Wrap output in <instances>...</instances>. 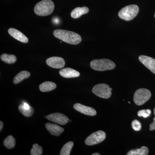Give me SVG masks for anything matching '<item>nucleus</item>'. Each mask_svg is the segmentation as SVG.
<instances>
[{
    "label": "nucleus",
    "mask_w": 155,
    "mask_h": 155,
    "mask_svg": "<svg viewBox=\"0 0 155 155\" xmlns=\"http://www.w3.org/2000/svg\"><path fill=\"white\" fill-rule=\"evenodd\" d=\"M53 34L56 38L69 44L78 45L80 43L82 40L80 35L69 31L56 29L54 31Z\"/></svg>",
    "instance_id": "obj_1"
},
{
    "label": "nucleus",
    "mask_w": 155,
    "mask_h": 155,
    "mask_svg": "<svg viewBox=\"0 0 155 155\" xmlns=\"http://www.w3.org/2000/svg\"><path fill=\"white\" fill-rule=\"evenodd\" d=\"M54 5L51 0H43L37 3L34 8V12L40 16H46L53 13Z\"/></svg>",
    "instance_id": "obj_2"
},
{
    "label": "nucleus",
    "mask_w": 155,
    "mask_h": 155,
    "mask_svg": "<svg viewBox=\"0 0 155 155\" xmlns=\"http://www.w3.org/2000/svg\"><path fill=\"white\" fill-rule=\"evenodd\" d=\"M90 67L94 70L104 71L114 69L116 64L109 59H100L92 61L90 63Z\"/></svg>",
    "instance_id": "obj_3"
},
{
    "label": "nucleus",
    "mask_w": 155,
    "mask_h": 155,
    "mask_svg": "<svg viewBox=\"0 0 155 155\" xmlns=\"http://www.w3.org/2000/svg\"><path fill=\"white\" fill-rule=\"evenodd\" d=\"M139 8L136 5H130L124 7L119 12V16L121 19L126 21H130L136 17L139 12Z\"/></svg>",
    "instance_id": "obj_4"
},
{
    "label": "nucleus",
    "mask_w": 155,
    "mask_h": 155,
    "mask_svg": "<svg viewBox=\"0 0 155 155\" xmlns=\"http://www.w3.org/2000/svg\"><path fill=\"white\" fill-rule=\"evenodd\" d=\"M151 93L149 90L145 88L138 89L134 96V101L137 105L141 106L150 98Z\"/></svg>",
    "instance_id": "obj_5"
},
{
    "label": "nucleus",
    "mask_w": 155,
    "mask_h": 155,
    "mask_svg": "<svg viewBox=\"0 0 155 155\" xmlns=\"http://www.w3.org/2000/svg\"><path fill=\"white\" fill-rule=\"evenodd\" d=\"M92 92L94 94L104 99L109 98L112 95V91L106 84H100L94 87Z\"/></svg>",
    "instance_id": "obj_6"
},
{
    "label": "nucleus",
    "mask_w": 155,
    "mask_h": 155,
    "mask_svg": "<svg viewBox=\"0 0 155 155\" xmlns=\"http://www.w3.org/2000/svg\"><path fill=\"white\" fill-rule=\"evenodd\" d=\"M106 134L102 130H98L92 134L86 139L85 143L87 145H94L101 143L106 138Z\"/></svg>",
    "instance_id": "obj_7"
},
{
    "label": "nucleus",
    "mask_w": 155,
    "mask_h": 155,
    "mask_svg": "<svg viewBox=\"0 0 155 155\" xmlns=\"http://www.w3.org/2000/svg\"><path fill=\"white\" fill-rule=\"evenodd\" d=\"M47 119L51 122L61 125H65L69 122V118L61 113H54L47 116Z\"/></svg>",
    "instance_id": "obj_8"
},
{
    "label": "nucleus",
    "mask_w": 155,
    "mask_h": 155,
    "mask_svg": "<svg viewBox=\"0 0 155 155\" xmlns=\"http://www.w3.org/2000/svg\"><path fill=\"white\" fill-rule=\"evenodd\" d=\"M46 63L48 66L55 69H61L64 67L65 61L61 57H53L48 58L46 60Z\"/></svg>",
    "instance_id": "obj_9"
},
{
    "label": "nucleus",
    "mask_w": 155,
    "mask_h": 155,
    "mask_svg": "<svg viewBox=\"0 0 155 155\" xmlns=\"http://www.w3.org/2000/svg\"><path fill=\"white\" fill-rule=\"evenodd\" d=\"M74 109L81 114L89 116H94L97 114L96 111L94 108L83 105L80 104H75L73 106Z\"/></svg>",
    "instance_id": "obj_10"
},
{
    "label": "nucleus",
    "mask_w": 155,
    "mask_h": 155,
    "mask_svg": "<svg viewBox=\"0 0 155 155\" xmlns=\"http://www.w3.org/2000/svg\"><path fill=\"white\" fill-rule=\"evenodd\" d=\"M140 61L147 69L155 74V60L153 58L144 55L139 57Z\"/></svg>",
    "instance_id": "obj_11"
},
{
    "label": "nucleus",
    "mask_w": 155,
    "mask_h": 155,
    "mask_svg": "<svg viewBox=\"0 0 155 155\" xmlns=\"http://www.w3.org/2000/svg\"><path fill=\"white\" fill-rule=\"evenodd\" d=\"M8 33L12 37L16 39L21 42L26 43L28 42V38L19 31L16 28H10L8 30Z\"/></svg>",
    "instance_id": "obj_12"
},
{
    "label": "nucleus",
    "mask_w": 155,
    "mask_h": 155,
    "mask_svg": "<svg viewBox=\"0 0 155 155\" xmlns=\"http://www.w3.org/2000/svg\"><path fill=\"white\" fill-rule=\"evenodd\" d=\"M45 127L51 135L59 136L64 132V129L63 127L51 123H47Z\"/></svg>",
    "instance_id": "obj_13"
},
{
    "label": "nucleus",
    "mask_w": 155,
    "mask_h": 155,
    "mask_svg": "<svg viewBox=\"0 0 155 155\" xmlns=\"http://www.w3.org/2000/svg\"><path fill=\"white\" fill-rule=\"evenodd\" d=\"M60 74L65 78H72L78 77L80 73L75 69L70 68H64L60 71Z\"/></svg>",
    "instance_id": "obj_14"
},
{
    "label": "nucleus",
    "mask_w": 155,
    "mask_h": 155,
    "mask_svg": "<svg viewBox=\"0 0 155 155\" xmlns=\"http://www.w3.org/2000/svg\"><path fill=\"white\" fill-rule=\"evenodd\" d=\"M88 12L89 9L87 7H83L82 8L78 7L72 11L71 16L73 19H77L83 14H87Z\"/></svg>",
    "instance_id": "obj_15"
},
{
    "label": "nucleus",
    "mask_w": 155,
    "mask_h": 155,
    "mask_svg": "<svg viewBox=\"0 0 155 155\" xmlns=\"http://www.w3.org/2000/svg\"><path fill=\"white\" fill-rule=\"evenodd\" d=\"M55 83L51 81H45L40 85L39 89L43 92L51 91L56 88Z\"/></svg>",
    "instance_id": "obj_16"
},
{
    "label": "nucleus",
    "mask_w": 155,
    "mask_h": 155,
    "mask_svg": "<svg viewBox=\"0 0 155 155\" xmlns=\"http://www.w3.org/2000/svg\"><path fill=\"white\" fill-rule=\"evenodd\" d=\"M30 73L27 71H21L14 77L13 82L14 84H17L21 82L22 80L30 77Z\"/></svg>",
    "instance_id": "obj_17"
},
{
    "label": "nucleus",
    "mask_w": 155,
    "mask_h": 155,
    "mask_svg": "<svg viewBox=\"0 0 155 155\" xmlns=\"http://www.w3.org/2000/svg\"><path fill=\"white\" fill-rule=\"evenodd\" d=\"M149 149L145 146L142 147L140 148L132 150L129 151L127 155H147L148 154Z\"/></svg>",
    "instance_id": "obj_18"
},
{
    "label": "nucleus",
    "mask_w": 155,
    "mask_h": 155,
    "mask_svg": "<svg viewBox=\"0 0 155 155\" xmlns=\"http://www.w3.org/2000/svg\"><path fill=\"white\" fill-rule=\"evenodd\" d=\"M19 111L21 114L24 116L26 117H30L31 116L34 114V109L32 107L30 106L29 107L26 108L23 107L22 104L19 105Z\"/></svg>",
    "instance_id": "obj_19"
},
{
    "label": "nucleus",
    "mask_w": 155,
    "mask_h": 155,
    "mask_svg": "<svg viewBox=\"0 0 155 155\" xmlns=\"http://www.w3.org/2000/svg\"><path fill=\"white\" fill-rule=\"evenodd\" d=\"M1 59L3 62L8 64H14L17 60V58L14 55L6 54H2L1 56Z\"/></svg>",
    "instance_id": "obj_20"
},
{
    "label": "nucleus",
    "mask_w": 155,
    "mask_h": 155,
    "mask_svg": "<svg viewBox=\"0 0 155 155\" xmlns=\"http://www.w3.org/2000/svg\"><path fill=\"white\" fill-rule=\"evenodd\" d=\"M4 145L7 148L11 149L15 146L16 140L13 136H8L4 140Z\"/></svg>",
    "instance_id": "obj_21"
},
{
    "label": "nucleus",
    "mask_w": 155,
    "mask_h": 155,
    "mask_svg": "<svg viewBox=\"0 0 155 155\" xmlns=\"http://www.w3.org/2000/svg\"><path fill=\"white\" fill-rule=\"evenodd\" d=\"M73 142L69 141L64 145L60 153V155H69L73 146Z\"/></svg>",
    "instance_id": "obj_22"
},
{
    "label": "nucleus",
    "mask_w": 155,
    "mask_h": 155,
    "mask_svg": "<svg viewBox=\"0 0 155 155\" xmlns=\"http://www.w3.org/2000/svg\"><path fill=\"white\" fill-rule=\"evenodd\" d=\"M43 149L37 143L33 145L32 148L31 150L30 155H41L42 154Z\"/></svg>",
    "instance_id": "obj_23"
},
{
    "label": "nucleus",
    "mask_w": 155,
    "mask_h": 155,
    "mask_svg": "<svg viewBox=\"0 0 155 155\" xmlns=\"http://www.w3.org/2000/svg\"><path fill=\"white\" fill-rule=\"evenodd\" d=\"M151 114V111L150 109L142 110L139 111L137 113V115L139 117H143L144 118H147L149 117Z\"/></svg>",
    "instance_id": "obj_24"
},
{
    "label": "nucleus",
    "mask_w": 155,
    "mask_h": 155,
    "mask_svg": "<svg viewBox=\"0 0 155 155\" xmlns=\"http://www.w3.org/2000/svg\"><path fill=\"white\" fill-rule=\"evenodd\" d=\"M131 127L135 131H139L141 128V124L137 120H134L131 123Z\"/></svg>",
    "instance_id": "obj_25"
},
{
    "label": "nucleus",
    "mask_w": 155,
    "mask_h": 155,
    "mask_svg": "<svg viewBox=\"0 0 155 155\" xmlns=\"http://www.w3.org/2000/svg\"><path fill=\"white\" fill-rule=\"evenodd\" d=\"M155 129V117L153 118V121L150 125V130H153Z\"/></svg>",
    "instance_id": "obj_26"
},
{
    "label": "nucleus",
    "mask_w": 155,
    "mask_h": 155,
    "mask_svg": "<svg viewBox=\"0 0 155 155\" xmlns=\"http://www.w3.org/2000/svg\"><path fill=\"white\" fill-rule=\"evenodd\" d=\"M0 124H1V125H0V131H2V129H3V126H4V124H3V122L1 121L0 122Z\"/></svg>",
    "instance_id": "obj_27"
},
{
    "label": "nucleus",
    "mask_w": 155,
    "mask_h": 155,
    "mask_svg": "<svg viewBox=\"0 0 155 155\" xmlns=\"http://www.w3.org/2000/svg\"><path fill=\"white\" fill-rule=\"evenodd\" d=\"M92 155H100V154L99 153H94L92 154Z\"/></svg>",
    "instance_id": "obj_28"
},
{
    "label": "nucleus",
    "mask_w": 155,
    "mask_h": 155,
    "mask_svg": "<svg viewBox=\"0 0 155 155\" xmlns=\"http://www.w3.org/2000/svg\"><path fill=\"white\" fill-rule=\"evenodd\" d=\"M154 114L155 116V108H154Z\"/></svg>",
    "instance_id": "obj_29"
},
{
    "label": "nucleus",
    "mask_w": 155,
    "mask_h": 155,
    "mask_svg": "<svg viewBox=\"0 0 155 155\" xmlns=\"http://www.w3.org/2000/svg\"><path fill=\"white\" fill-rule=\"evenodd\" d=\"M128 103H129V104H130V102L129 101H128Z\"/></svg>",
    "instance_id": "obj_30"
},
{
    "label": "nucleus",
    "mask_w": 155,
    "mask_h": 155,
    "mask_svg": "<svg viewBox=\"0 0 155 155\" xmlns=\"http://www.w3.org/2000/svg\"><path fill=\"white\" fill-rule=\"evenodd\" d=\"M154 17H155V15H154Z\"/></svg>",
    "instance_id": "obj_31"
}]
</instances>
